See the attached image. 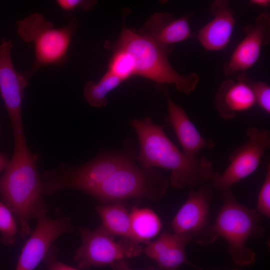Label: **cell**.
Wrapping results in <instances>:
<instances>
[{
    "label": "cell",
    "instance_id": "obj_24",
    "mask_svg": "<svg viewBox=\"0 0 270 270\" xmlns=\"http://www.w3.org/2000/svg\"><path fill=\"white\" fill-rule=\"evenodd\" d=\"M250 87L254 96L256 103L266 113L270 112V87L264 82H254L244 72L238 75Z\"/></svg>",
    "mask_w": 270,
    "mask_h": 270
},
{
    "label": "cell",
    "instance_id": "obj_9",
    "mask_svg": "<svg viewBox=\"0 0 270 270\" xmlns=\"http://www.w3.org/2000/svg\"><path fill=\"white\" fill-rule=\"evenodd\" d=\"M246 141L230 156V164L222 174L214 172L211 180L220 192L252 174L259 166L266 150L270 146V132L256 127L246 130Z\"/></svg>",
    "mask_w": 270,
    "mask_h": 270
},
{
    "label": "cell",
    "instance_id": "obj_17",
    "mask_svg": "<svg viewBox=\"0 0 270 270\" xmlns=\"http://www.w3.org/2000/svg\"><path fill=\"white\" fill-rule=\"evenodd\" d=\"M237 81L226 79L215 95L214 106L224 120L233 119L240 112L247 110L256 104L249 85L237 76Z\"/></svg>",
    "mask_w": 270,
    "mask_h": 270
},
{
    "label": "cell",
    "instance_id": "obj_22",
    "mask_svg": "<svg viewBox=\"0 0 270 270\" xmlns=\"http://www.w3.org/2000/svg\"><path fill=\"white\" fill-rule=\"evenodd\" d=\"M108 63V71L122 80L134 76V66L130 55L125 51L116 50Z\"/></svg>",
    "mask_w": 270,
    "mask_h": 270
},
{
    "label": "cell",
    "instance_id": "obj_3",
    "mask_svg": "<svg viewBox=\"0 0 270 270\" xmlns=\"http://www.w3.org/2000/svg\"><path fill=\"white\" fill-rule=\"evenodd\" d=\"M104 47L112 51L121 50L126 52L132 62L134 75L158 84H173L182 93L188 94L194 90L199 80V76L194 72L188 76L177 72L168 60L170 52L137 30L124 26L118 40L106 42Z\"/></svg>",
    "mask_w": 270,
    "mask_h": 270
},
{
    "label": "cell",
    "instance_id": "obj_31",
    "mask_svg": "<svg viewBox=\"0 0 270 270\" xmlns=\"http://www.w3.org/2000/svg\"><path fill=\"white\" fill-rule=\"evenodd\" d=\"M249 3L252 5L260 7L266 8L270 6V0H251Z\"/></svg>",
    "mask_w": 270,
    "mask_h": 270
},
{
    "label": "cell",
    "instance_id": "obj_5",
    "mask_svg": "<svg viewBox=\"0 0 270 270\" xmlns=\"http://www.w3.org/2000/svg\"><path fill=\"white\" fill-rule=\"evenodd\" d=\"M223 204L213 224L218 238L228 244V251L238 266H250L256 260L255 252L246 246L250 238L261 237L264 228L260 224L261 214L256 210L240 203L231 189L221 192Z\"/></svg>",
    "mask_w": 270,
    "mask_h": 270
},
{
    "label": "cell",
    "instance_id": "obj_13",
    "mask_svg": "<svg viewBox=\"0 0 270 270\" xmlns=\"http://www.w3.org/2000/svg\"><path fill=\"white\" fill-rule=\"evenodd\" d=\"M246 36L238 45L223 70L227 76L242 72L252 67L260 55L262 47L270 42V14L262 12L253 24L243 28Z\"/></svg>",
    "mask_w": 270,
    "mask_h": 270
},
{
    "label": "cell",
    "instance_id": "obj_8",
    "mask_svg": "<svg viewBox=\"0 0 270 270\" xmlns=\"http://www.w3.org/2000/svg\"><path fill=\"white\" fill-rule=\"evenodd\" d=\"M78 229L82 242L76 250L74 260L79 268L111 266L120 260L138 256L142 252L140 243L129 238L115 242L114 236L102 224L94 230L82 227Z\"/></svg>",
    "mask_w": 270,
    "mask_h": 270
},
{
    "label": "cell",
    "instance_id": "obj_19",
    "mask_svg": "<svg viewBox=\"0 0 270 270\" xmlns=\"http://www.w3.org/2000/svg\"><path fill=\"white\" fill-rule=\"evenodd\" d=\"M132 240L140 243H148L158 234L162 222L157 214L148 208L134 206L130 212Z\"/></svg>",
    "mask_w": 270,
    "mask_h": 270
},
{
    "label": "cell",
    "instance_id": "obj_32",
    "mask_svg": "<svg viewBox=\"0 0 270 270\" xmlns=\"http://www.w3.org/2000/svg\"><path fill=\"white\" fill-rule=\"evenodd\" d=\"M195 268H196L198 270H202L201 269L198 268L196 266ZM232 270H240L238 268H234Z\"/></svg>",
    "mask_w": 270,
    "mask_h": 270
},
{
    "label": "cell",
    "instance_id": "obj_15",
    "mask_svg": "<svg viewBox=\"0 0 270 270\" xmlns=\"http://www.w3.org/2000/svg\"><path fill=\"white\" fill-rule=\"evenodd\" d=\"M192 14L176 18L168 12H156L138 31L147 36L162 49L171 52L173 44L190 38L188 23Z\"/></svg>",
    "mask_w": 270,
    "mask_h": 270
},
{
    "label": "cell",
    "instance_id": "obj_11",
    "mask_svg": "<svg viewBox=\"0 0 270 270\" xmlns=\"http://www.w3.org/2000/svg\"><path fill=\"white\" fill-rule=\"evenodd\" d=\"M12 43L3 39L0 44V94L6 109L13 132L14 141L26 139L22 118L24 90L28 78L17 72L12 63Z\"/></svg>",
    "mask_w": 270,
    "mask_h": 270
},
{
    "label": "cell",
    "instance_id": "obj_16",
    "mask_svg": "<svg viewBox=\"0 0 270 270\" xmlns=\"http://www.w3.org/2000/svg\"><path fill=\"white\" fill-rule=\"evenodd\" d=\"M164 90L168 112L166 121L174 130L182 152L188 156H196L201 150L214 148L216 142L204 138L186 111L170 98L166 88Z\"/></svg>",
    "mask_w": 270,
    "mask_h": 270
},
{
    "label": "cell",
    "instance_id": "obj_23",
    "mask_svg": "<svg viewBox=\"0 0 270 270\" xmlns=\"http://www.w3.org/2000/svg\"><path fill=\"white\" fill-rule=\"evenodd\" d=\"M9 208L0 200V241L4 245L10 246L16 242L18 229Z\"/></svg>",
    "mask_w": 270,
    "mask_h": 270
},
{
    "label": "cell",
    "instance_id": "obj_27",
    "mask_svg": "<svg viewBox=\"0 0 270 270\" xmlns=\"http://www.w3.org/2000/svg\"><path fill=\"white\" fill-rule=\"evenodd\" d=\"M58 248L52 244L44 258L47 270H80L66 264L57 260Z\"/></svg>",
    "mask_w": 270,
    "mask_h": 270
},
{
    "label": "cell",
    "instance_id": "obj_30",
    "mask_svg": "<svg viewBox=\"0 0 270 270\" xmlns=\"http://www.w3.org/2000/svg\"><path fill=\"white\" fill-rule=\"evenodd\" d=\"M8 162L9 160L6 156L0 152V172L5 170Z\"/></svg>",
    "mask_w": 270,
    "mask_h": 270
},
{
    "label": "cell",
    "instance_id": "obj_28",
    "mask_svg": "<svg viewBox=\"0 0 270 270\" xmlns=\"http://www.w3.org/2000/svg\"><path fill=\"white\" fill-rule=\"evenodd\" d=\"M56 2L64 11L70 12L76 8H81L84 11L90 10L96 3L92 0H57Z\"/></svg>",
    "mask_w": 270,
    "mask_h": 270
},
{
    "label": "cell",
    "instance_id": "obj_2",
    "mask_svg": "<svg viewBox=\"0 0 270 270\" xmlns=\"http://www.w3.org/2000/svg\"><path fill=\"white\" fill-rule=\"evenodd\" d=\"M38 156L30 150L26 140L14 142L11 159L0 177V196L15 215L23 239L32 232L30 221L46 214L48 208L42 198Z\"/></svg>",
    "mask_w": 270,
    "mask_h": 270
},
{
    "label": "cell",
    "instance_id": "obj_1",
    "mask_svg": "<svg viewBox=\"0 0 270 270\" xmlns=\"http://www.w3.org/2000/svg\"><path fill=\"white\" fill-rule=\"evenodd\" d=\"M130 124L138 137L140 148L136 160L142 168L170 170V184L176 188H192L211 180L214 172L212 162L180 150L166 136L164 127L154 124L150 118L132 120Z\"/></svg>",
    "mask_w": 270,
    "mask_h": 270
},
{
    "label": "cell",
    "instance_id": "obj_25",
    "mask_svg": "<svg viewBox=\"0 0 270 270\" xmlns=\"http://www.w3.org/2000/svg\"><path fill=\"white\" fill-rule=\"evenodd\" d=\"M179 236V234L164 232L155 241L148 242L142 249V252L153 260L162 254L168 247L174 242Z\"/></svg>",
    "mask_w": 270,
    "mask_h": 270
},
{
    "label": "cell",
    "instance_id": "obj_10",
    "mask_svg": "<svg viewBox=\"0 0 270 270\" xmlns=\"http://www.w3.org/2000/svg\"><path fill=\"white\" fill-rule=\"evenodd\" d=\"M212 187L200 186L196 190L190 188L188 197L170 223L176 234H189L192 241L202 244H212L218 238L209 222V210Z\"/></svg>",
    "mask_w": 270,
    "mask_h": 270
},
{
    "label": "cell",
    "instance_id": "obj_14",
    "mask_svg": "<svg viewBox=\"0 0 270 270\" xmlns=\"http://www.w3.org/2000/svg\"><path fill=\"white\" fill-rule=\"evenodd\" d=\"M213 19L198 32L197 38L208 50H220L228 44L236 20L235 12L227 0H216L209 7Z\"/></svg>",
    "mask_w": 270,
    "mask_h": 270
},
{
    "label": "cell",
    "instance_id": "obj_20",
    "mask_svg": "<svg viewBox=\"0 0 270 270\" xmlns=\"http://www.w3.org/2000/svg\"><path fill=\"white\" fill-rule=\"evenodd\" d=\"M192 241L191 236L186 234H179L177 240L168 247L154 261L162 270H179L180 267L186 264L195 267L188 260L185 246Z\"/></svg>",
    "mask_w": 270,
    "mask_h": 270
},
{
    "label": "cell",
    "instance_id": "obj_18",
    "mask_svg": "<svg viewBox=\"0 0 270 270\" xmlns=\"http://www.w3.org/2000/svg\"><path fill=\"white\" fill-rule=\"evenodd\" d=\"M94 208L102 220L101 224L108 232L114 236L132 240L130 212L123 201L96 206Z\"/></svg>",
    "mask_w": 270,
    "mask_h": 270
},
{
    "label": "cell",
    "instance_id": "obj_26",
    "mask_svg": "<svg viewBox=\"0 0 270 270\" xmlns=\"http://www.w3.org/2000/svg\"><path fill=\"white\" fill-rule=\"evenodd\" d=\"M257 212L268 218L270 216V164L266 166L265 178L260 190L258 202Z\"/></svg>",
    "mask_w": 270,
    "mask_h": 270
},
{
    "label": "cell",
    "instance_id": "obj_29",
    "mask_svg": "<svg viewBox=\"0 0 270 270\" xmlns=\"http://www.w3.org/2000/svg\"><path fill=\"white\" fill-rule=\"evenodd\" d=\"M113 270H134L131 268L126 259L118 261L112 264ZM146 270H156L153 267L150 266Z\"/></svg>",
    "mask_w": 270,
    "mask_h": 270
},
{
    "label": "cell",
    "instance_id": "obj_4",
    "mask_svg": "<svg viewBox=\"0 0 270 270\" xmlns=\"http://www.w3.org/2000/svg\"><path fill=\"white\" fill-rule=\"evenodd\" d=\"M124 150L108 152L77 166L61 164L45 171L40 176L42 194L50 196L64 189H75L90 194L118 170L135 161L136 155L132 144Z\"/></svg>",
    "mask_w": 270,
    "mask_h": 270
},
{
    "label": "cell",
    "instance_id": "obj_7",
    "mask_svg": "<svg viewBox=\"0 0 270 270\" xmlns=\"http://www.w3.org/2000/svg\"><path fill=\"white\" fill-rule=\"evenodd\" d=\"M168 186L158 168H144L134 161L118 170L90 195L105 204L137 198L158 201Z\"/></svg>",
    "mask_w": 270,
    "mask_h": 270
},
{
    "label": "cell",
    "instance_id": "obj_21",
    "mask_svg": "<svg viewBox=\"0 0 270 270\" xmlns=\"http://www.w3.org/2000/svg\"><path fill=\"white\" fill-rule=\"evenodd\" d=\"M124 80L106 72L97 82L89 81L84 90V96L87 102L92 106L104 107L108 104L106 94L116 88Z\"/></svg>",
    "mask_w": 270,
    "mask_h": 270
},
{
    "label": "cell",
    "instance_id": "obj_12",
    "mask_svg": "<svg viewBox=\"0 0 270 270\" xmlns=\"http://www.w3.org/2000/svg\"><path fill=\"white\" fill-rule=\"evenodd\" d=\"M56 215L55 218L45 214L36 219V226L22 248L15 270H34L58 236L74 231L70 218L60 208L56 209Z\"/></svg>",
    "mask_w": 270,
    "mask_h": 270
},
{
    "label": "cell",
    "instance_id": "obj_6",
    "mask_svg": "<svg viewBox=\"0 0 270 270\" xmlns=\"http://www.w3.org/2000/svg\"><path fill=\"white\" fill-rule=\"evenodd\" d=\"M16 24L18 34L22 40L34 45V62L30 68L22 72L26 77L29 78L44 66H61L66 63L72 36L78 26L76 18L62 28H55L42 14L34 12Z\"/></svg>",
    "mask_w": 270,
    "mask_h": 270
}]
</instances>
